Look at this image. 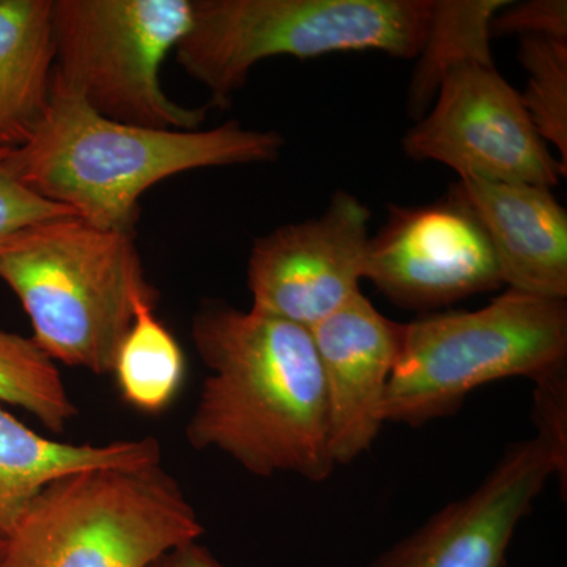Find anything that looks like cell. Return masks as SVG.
Instances as JSON below:
<instances>
[{"instance_id": "2", "label": "cell", "mask_w": 567, "mask_h": 567, "mask_svg": "<svg viewBox=\"0 0 567 567\" xmlns=\"http://www.w3.org/2000/svg\"><path fill=\"white\" fill-rule=\"evenodd\" d=\"M282 147L278 132L238 122L182 132L111 121L52 76L39 128L10 152L9 164L37 196L100 229L133 235L141 196L156 183L203 167L274 162Z\"/></svg>"}, {"instance_id": "22", "label": "cell", "mask_w": 567, "mask_h": 567, "mask_svg": "<svg viewBox=\"0 0 567 567\" xmlns=\"http://www.w3.org/2000/svg\"><path fill=\"white\" fill-rule=\"evenodd\" d=\"M494 35H539L567 41L566 0H529V2H509L495 14L491 22Z\"/></svg>"}, {"instance_id": "12", "label": "cell", "mask_w": 567, "mask_h": 567, "mask_svg": "<svg viewBox=\"0 0 567 567\" xmlns=\"http://www.w3.org/2000/svg\"><path fill=\"white\" fill-rule=\"evenodd\" d=\"M324 393L334 465L352 464L374 445L404 323L383 316L363 292L311 328Z\"/></svg>"}, {"instance_id": "11", "label": "cell", "mask_w": 567, "mask_h": 567, "mask_svg": "<svg viewBox=\"0 0 567 567\" xmlns=\"http://www.w3.org/2000/svg\"><path fill=\"white\" fill-rule=\"evenodd\" d=\"M557 464L539 439L507 446L483 483L364 567H506L518 524Z\"/></svg>"}, {"instance_id": "20", "label": "cell", "mask_w": 567, "mask_h": 567, "mask_svg": "<svg viewBox=\"0 0 567 567\" xmlns=\"http://www.w3.org/2000/svg\"><path fill=\"white\" fill-rule=\"evenodd\" d=\"M533 391V421L536 439L557 464V477L566 496L567 487V361L536 377Z\"/></svg>"}, {"instance_id": "10", "label": "cell", "mask_w": 567, "mask_h": 567, "mask_svg": "<svg viewBox=\"0 0 567 567\" xmlns=\"http://www.w3.org/2000/svg\"><path fill=\"white\" fill-rule=\"evenodd\" d=\"M371 212L338 192L317 218L257 238L248 262L252 309L315 328L361 292Z\"/></svg>"}, {"instance_id": "7", "label": "cell", "mask_w": 567, "mask_h": 567, "mask_svg": "<svg viewBox=\"0 0 567 567\" xmlns=\"http://www.w3.org/2000/svg\"><path fill=\"white\" fill-rule=\"evenodd\" d=\"M192 22L193 0H52V76L111 121L193 132L205 110L173 102L159 78Z\"/></svg>"}, {"instance_id": "18", "label": "cell", "mask_w": 567, "mask_h": 567, "mask_svg": "<svg viewBox=\"0 0 567 567\" xmlns=\"http://www.w3.org/2000/svg\"><path fill=\"white\" fill-rule=\"evenodd\" d=\"M0 401L35 416L52 434H63L78 415L58 364L32 338L0 330Z\"/></svg>"}, {"instance_id": "1", "label": "cell", "mask_w": 567, "mask_h": 567, "mask_svg": "<svg viewBox=\"0 0 567 567\" xmlns=\"http://www.w3.org/2000/svg\"><path fill=\"white\" fill-rule=\"evenodd\" d=\"M193 341L210 369L188 425L197 451L218 450L254 476L333 475L327 393L311 330L278 317L208 303Z\"/></svg>"}, {"instance_id": "5", "label": "cell", "mask_w": 567, "mask_h": 567, "mask_svg": "<svg viewBox=\"0 0 567 567\" xmlns=\"http://www.w3.org/2000/svg\"><path fill=\"white\" fill-rule=\"evenodd\" d=\"M204 527L159 465L54 481L3 539V567H151Z\"/></svg>"}, {"instance_id": "8", "label": "cell", "mask_w": 567, "mask_h": 567, "mask_svg": "<svg viewBox=\"0 0 567 567\" xmlns=\"http://www.w3.org/2000/svg\"><path fill=\"white\" fill-rule=\"evenodd\" d=\"M434 106L402 145L416 162L445 164L458 178L554 188L567 166L536 132L520 93L494 62H464L443 74Z\"/></svg>"}, {"instance_id": "17", "label": "cell", "mask_w": 567, "mask_h": 567, "mask_svg": "<svg viewBox=\"0 0 567 567\" xmlns=\"http://www.w3.org/2000/svg\"><path fill=\"white\" fill-rule=\"evenodd\" d=\"M155 303L141 300L115 354L112 374L122 398L142 413H162L173 404L186 375L177 339L155 316Z\"/></svg>"}, {"instance_id": "15", "label": "cell", "mask_w": 567, "mask_h": 567, "mask_svg": "<svg viewBox=\"0 0 567 567\" xmlns=\"http://www.w3.org/2000/svg\"><path fill=\"white\" fill-rule=\"evenodd\" d=\"M52 0H0V151L39 128L54 74Z\"/></svg>"}, {"instance_id": "24", "label": "cell", "mask_w": 567, "mask_h": 567, "mask_svg": "<svg viewBox=\"0 0 567 567\" xmlns=\"http://www.w3.org/2000/svg\"><path fill=\"white\" fill-rule=\"evenodd\" d=\"M0 567H3V539L0 537Z\"/></svg>"}, {"instance_id": "13", "label": "cell", "mask_w": 567, "mask_h": 567, "mask_svg": "<svg viewBox=\"0 0 567 567\" xmlns=\"http://www.w3.org/2000/svg\"><path fill=\"white\" fill-rule=\"evenodd\" d=\"M486 233L503 284L537 297L567 298V213L546 186L458 178Z\"/></svg>"}, {"instance_id": "23", "label": "cell", "mask_w": 567, "mask_h": 567, "mask_svg": "<svg viewBox=\"0 0 567 567\" xmlns=\"http://www.w3.org/2000/svg\"><path fill=\"white\" fill-rule=\"evenodd\" d=\"M151 567H226L218 561L207 548L197 543L188 544L175 548L169 554L164 555L158 561L153 563Z\"/></svg>"}, {"instance_id": "4", "label": "cell", "mask_w": 567, "mask_h": 567, "mask_svg": "<svg viewBox=\"0 0 567 567\" xmlns=\"http://www.w3.org/2000/svg\"><path fill=\"white\" fill-rule=\"evenodd\" d=\"M431 13L432 0H193L192 28L174 52L224 107L265 59L363 51L416 59Z\"/></svg>"}, {"instance_id": "6", "label": "cell", "mask_w": 567, "mask_h": 567, "mask_svg": "<svg viewBox=\"0 0 567 567\" xmlns=\"http://www.w3.org/2000/svg\"><path fill=\"white\" fill-rule=\"evenodd\" d=\"M566 361V300L507 289L477 311L404 323L383 417L417 427L453 415L480 386L511 377L535 380Z\"/></svg>"}, {"instance_id": "14", "label": "cell", "mask_w": 567, "mask_h": 567, "mask_svg": "<svg viewBox=\"0 0 567 567\" xmlns=\"http://www.w3.org/2000/svg\"><path fill=\"white\" fill-rule=\"evenodd\" d=\"M159 461L162 446L153 436L73 445L39 434L0 406V537L44 487L63 476L96 468H144Z\"/></svg>"}, {"instance_id": "9", "label": "cell", "mask_w": 567, "mask_h": 567, "mask_svg": "<svg viewBox=\"0 0 567 567\" xmlns=\"http://www.w3.org/2000/svg\"><path fill=\"white\" fill-rule=\"evenodd\" d=\"M364 279L391 303L432 311L505 286L494 249L456 183L420 207H391L369 238Z\"/></svg>"}, {"instance_id": "19", "label": "cell", "mask_w": 567, "mask_h": 567, "mask_svg": "<svg viewBox=\"0 0 567 567\" xmlns=\"http://www.w3.org/2000/svg\"><path fill=\"white\" fill-rule=\"evenodd\" d=\"M518 61L528 73L520 102L536 132L567 166V41L520 37Z\"/></svg>"}, {"instance_id": "3", "label": "cell", "mask_w": 567, "mask_h": 567, "mask_svg": "<svg viewBox=\"0 0 567 567\" xmlns=\"http://www.w3.org/2000/svg\"><path fill=\"white\" fill-rule=\"evenodd\" d=\"M0 281L54 363L112 374L141 300L156 301L133 235L78 216L32 224L0 240Z\"/></svg>"}, {"instance_id": "21", "label": "cell", "mask_w": 567, "mask_h": 567, "mask_svg": "<svg viewBox=\"0 0 567 567\" xmlns=\"http://www.w3.org/2000/svg\"><path fill=\"white\" fill-rule=\"evenodd\" d=\"M10 152L0 151V240L32 224L76 216L25 188L11 171Z\"/></svg>"}, {"instance_id": "16", "label": "cell", "mask_w": 567, "mask_h": 567, "mask_svg": "<svg viewBox=\"0 0 567 567\" xmlns=\"http://www.w3.org/2000/svg\"><path fill=\"white\" fill-rule=\"evenodd\" d=\"M509 0H432L431 22L417 55L409 110L424 114L434 102L443 74L458 63L494 62L491 22Z\"/></svg>"}]
</instances>
